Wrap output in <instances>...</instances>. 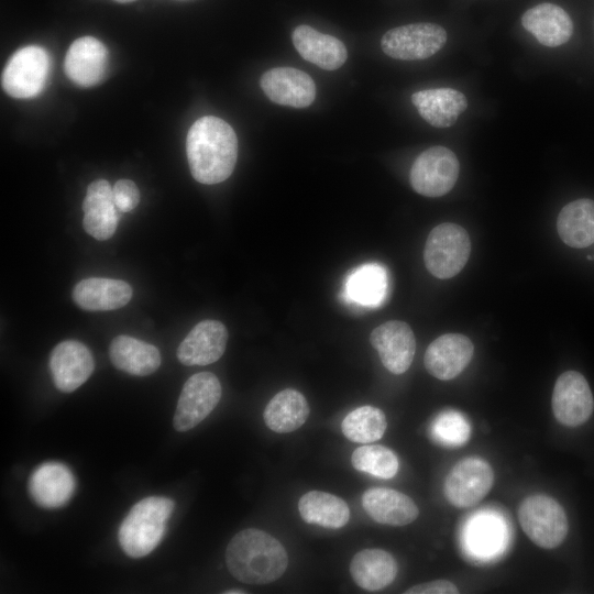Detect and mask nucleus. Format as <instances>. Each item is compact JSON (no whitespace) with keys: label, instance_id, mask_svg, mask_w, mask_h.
Returning <instances> with one entry per match:
<instances>
[{"label":"nucleus","instance_id":"1","mask_svg":"<svg viewBox=\"0 0 594 594\" xmlns=\"http://www.w3.org/2000/svg\"><path fill=\"white\" fill-rule=\"evenodd\" d=\"M186 153L193 177L201 184H219L230 177L238 158V139L224 120L206 116L190 127Z\"/></svg>","mask_w":594,"mask_h":594},{"label":"nucleus","instance_id":"2","mask_svg":"<svg viewBox=\"0 0 594 594\" xmlns=\"http://www.w3.org/2000/svg\"><path fill=\"white\" fill-rule=\"evenodd\" d=\"M226 563L237 580L246 584H267L284 574L288 556L272 535L248 528L234 535L228 543Z\"/></svg>","mask_w":594,"mask_h":594},{"label":"nucleus","instance_id":"3","mask_svg":"<svg viewBox=\"0 0 594 594\" xmlns=\"http://www.w3.org/2000/svg\"><path fill=\"white\" fill-rule=\"evenodd\" d=\"M174 502L163 496H150L138 502L121 522L118 540L131 558L150 554L163 539Z\"/></svg>","mask_w":594,"mask_h":594},{"label":"nucleus","instance_id":"4","mask_svg":"<svg viewBox=\"0 0 594 594\" xmlns=\"http://www.w3.org/2000/svg\"><path fill=\"white\" fill-rule=\"evenodd\" d=\"M518 519L527 537L543 549L557 548L568 535L569 522L563 507L547 495L525 498L518 509Z\"/></svg>","mask_w":594,"mask_h":594},{"label":"nucleus","instance_id":"5","mask_svg":"<svg viewBox=\"0 0 594 594\" xmlns=\"http://www.w3.org/2000/svg\"><path fill=\"white\" fill-rule=\"evenodd\" d=\"M471 253L468 232L459 224L446 222L435 227L426 241L424 261L435 277L447 279L465 266Z\"/></svg>","mask_w":594,"mask_h":594},{"label":"nucleus","instance_id":"6","mask_svg":"<svg viewBox=\"0 0 594 594\" xmlns=\"http://www.w3.org/2000/svg\"><path fill=\"white\" fill-rule=\"evenodd\" d=\"M50 66V56L43 47H21L10 57L3 69L2 87L13 98L35 97L46 85Z\"/></svg>","mask_w":594,"mask_h":594},{"label":"nucleus","instance_id":"7","mask_svg":"<svg viewBox=\"0 0 594 594\" xmlns=\"http://www.w3.org/2000/svg\"><path fill=\"white\" fill-rule=\"evenodd\" d=\"M460 164L457 155L446 146H431L420 153L410 168L413 189L426 197H441L457 183Z\"/></svg>","mask_w":594,"mask_h":594},{"label":"nucleus","instance_id":"8","mask_svg":"<svg viewBox=\"0 0 594 594\" xmlns=\"http://www.w3.org/2000/svg\"><path fill=\"white\" fill-rule=\"evenodd\" d=\"M446 42L447 32L442 26L421 22L391 29L383 35L381 47L395 59L418 61L435 55Z\"/></svg>","mask_w":594,"mask_h":594},{"label":"nucleus","instance_id":"9","mask_svg":"<svg viewBox=\"0 0 594 594\" xmlns=\"http://www.w3.org/2000/svg\"><path fill=\"white\" fill-rule=\"evenodd\" d=\"M221 384L210 372L191 375L184 384L175 410L173 426L185 432L200 424L221 398Z\"/></svg>","mask_w":594,"mask_h":594},{"label":"nucleus","instance_id":"10","mask_svg":"<svg viewBox=\"0 0 594 594\" xmlns=\"http://www.w3.org/2000/svg\"><path fill=\"white\" fill-rule=\"evenodd\" d=\"M493 482L492 466L483 459L470 457L458 462L448 474L444 495L455 507H471L486 496Z\"/></svg>","mask_w":594,"mask_h":594},{"label":"nucleus","instance_id":"11","mask_svg":"<svg viewBox=\"0 0 594 594\" xmlns=\"http://www.w3.org/2000/svg\"><path fill=\"white\" fill-rule=\"evenodd\" d=\"M551 403L556 419L566 427L583 425L594 410L590 385L576 371H566L558 377Z\"/></svg>","mask_w":594,"mask_h":594},{"label":"nucleus","instance_id":"12","mask_svg":"<svg viewBox=\"0 0 594 594\" xmlns=\"http://www.w3.org/2000/svg\"><path fill=\"white\" fill-rule=\"evenodd\" d=\"M370 342L377 351L383 365L391 373L403 374L411 365L416 339L406 322L391 320L380 324L371 332Z\"/></svg>","mask_w":594,"mask_h":594},{"label":"nucleus","instance_id":"13","mask_svg":"<svg viewBox=\"0 0 594 594\" xmlns=\"http://www.w3.org/2000/svg\"><path fill=\"white\" fill-rule=\"evenodd\" d=\"M108 64L109 53L105 44L96 37L82 36L70 44L64 70L74 84L88 88L103 79Z\"/></svg>","mask_w":594,"mask_h":594},{"label":"nucleus","instance_id":"14","mask_svg":"<svg viewBox=\"0 0 594 594\" xmlns=\"http://www.w3.org/2000/svg\"><path fill=\"white\" fill-rule=\"evenodd\" d=\"M95 362L89 349L76 340L58 343L50 356V370L55 386L63 393H72L92 374Z\"/></svg>","mask_w":594,"mask_h":594},{"label":"nucleus","instance_id":"15","mask_svg":"<svg viewBox=\"0 0 594 594\" xmlns=\"http://www.w3.org/2000/svg\"><path fill=\"white\" fill-rule=\"evenodd\" d=\"M260 85L267 98L282 106L306 108L316 98L312 78L293 67H274L263 74Z\"/></svg>","mask_w":594,"mask_h":594},{"label":"nucleus","instance_id":"16","mask_svg":"<svg viewBox=\"0 0 594 594\" xmlns=\"http://www.w3.org/2000/svg\"><path fill=\"white\" fill-rule=\"evenodd\" d=\"M472 341L461 333H446L427 348L424 363L432 376L441 381L457 377L473 358Z\"/></svg>","mask_w":594,"mask_h":594},{"label":"nucleus","instance_id":"17","mask_svg":"<svg viewBox=\"0 0 594 594\" xmlns=\"http://www.w3.org/2000/svg\"><path fill=\"white\" fill-rule=\"evenodd\" d=\"M227 341L228 330L222 322L202 320L180 342L177 359L187 366L211 364L223 355Z\"/></svg>","mask_w":594,"mask_h":594},{"label":"nucleus","instance_id":"18","mask_svg":"<svg viewBox=\"0 0 594 594\" xmlns=\"http://www.w3.org/2000/svg\"><path fill=\"white\" fill-rule=\"evenodd\" d=\"M76 488V480L70 469L61 462L40 464L29 479V492L33 501L44 508L66 505Z\"/></svg>","mask_w":594,"mask_h":594},{"label":"nucleus","instance_id":"19","mask_svg":"<svg viewBox=\"0 0 594 594\" xmlns=\"http://www.w3.org/2000/svg\"><path fill=\"white\" fill-rule=\"evenodd\" d=\"M82 226L98 241L110 239L118 227V209L112 198V187L106 179H97L87 187L82 201Z\"/></svg>","mask_w":594,"mask_h":594},{"label":"nucleus","instance_id":"20","mask_svg":"<svg viewBox=\"0 0 594 594\" xmlns=\"http://www.w3.org/2000/svg\"><path fill=\"white\" fill-rule=\"evenodd\" d=\"M292 41L305 61L326 70L340 68L348 57L346 47L339 38L306 24L294 30Z\"/></svg>","mask_w":594,"mask_h":594},{"label":"nucleus","instance_id":"21","mask_svg":"<svg viewBox=\"0 0 594 594\" xmlns=\"http://www.w3.org/2000/svg\"><path fill=\"white\" fill-rule=\"evenodd\" d=\"M132 294L131 285L124 280L89 277L74 287L73 299L84 310L107 311L125 306Z\"/></svg>","mask_w":594,"mask_h":594},{"label":"nucleus","instance_id":"22","mask_svg":"<svg viewBox=\"0 0 594 594\" xmlns=\"http://www.w3.org/2000/svg\"><path fill=\"white\" fill-rule=\"evenodd\" d=\"M362 505L372 519L383 525L405 526L419 515L417 505L409 496L386 487L365 491Z\"/></svg>","mask_w":594,"mask_h":594},{"label":"nucleus","instance_id":"23","mask_svg":"<svg viewBox=\"0 0 594 594\" xmlns=\"http://www.w3.org/2000/svg\"><path fill=\"white\" fill-rule=\"evenodd\" d=\"M521 24L540 44L548 47L566 43L573 33L571 18L553 3H540L530 8L522 14Z\"/></svg>","mask_w":594,"mask_h":594},{"label":"nucleus","instance_id":"24","mask_svg":"<svg viewBox=\"0 0 594 594\" xmlns=\"http://www.w3.org/2000/svg\"><path fill=\"white\" fill-rule=\"evenodd\" d=\"M411 102L421 118L435 128L453 125L468 108L466 97L452 88L420 90L411 96Z\"/></svg>","mask_w":594,"mask_h":594},{"label":"nucleus","instance_id":"25","mask_svg":"<svg viewBox=\"0 0 594 594\" xmlns=\"http://www.w3.org/2000/svg\"><path fill=\"white\" fill-rule=\"evenodd\" d=\"M109 356L118 370L135 376L154 373L162 361L156 346L125 334H120L111 341Z\"/></svg>","mask_w":594,"mask_h":594},{"label":"nucleus","instance_id":"26","mask_svg":"<svg viewBox=\"0 0 594 594\" xmlns=\"http://www.w3.org/2000/svg\"><path fill=\"white\" fill-rule=\"evenodd\" d=\"M395 558L382 549H364L351 560L350 574L363 590L378 591L388 586L397 575Z\"/></svg>","mask_w":594,"mask_h":594},{"label":"nucleus","instance_id":"27","mask_svg":"<svg viewBox=\"0 0 594 594\" xmlns=\"http://www.w3.org/2000/svg\"><path fill=\"white\" fill-rule=\"evenodd\" d=\"M560 239L569 246L583 249L594 243V200L582 198L565 205L557 219Z\"/></svg>","mask_w":594,"mask_h":594},{"label":"nucleus","instance_id":"28","mask_svg":"<svg viewBox=\"0 0 594 594\" xmlns=\"http://www.w3.org/2000/svg\"><path fill=\"white\" fill-rule=\"evenodd\" d=\"M309 413L310 408L305 396L296 389L286 388L268 402L263 418L272 431L287 433L300 428Z\"/></svg>","mask_w":594,"mask_h":594},{"label":"nucleus","instance_id":"29","mask_svg":"<svg viewBox=\"0 0 594 594\" xmlns=\"http://www.w3.org/2000/svg\"><path fill=\"white\" fill-rule=\"evenodd\" d=\"M298 510L304 521L324 528H341L350 519L348 504L342 498L321 491L304 494L298 502Z\"/></svg>","mask_w":594,"mask_h":594},{"label":"nucleus","instance_id":"30","mask_svg":"<svg viewBox=\"0 0 594 594\" xmlns=\"http://www.w3.org/2000/svg\"><path fill=\"white\" fill-rule=\"evenodd\" d=\"M348 297L363 306H376L383 301L387 290L385 268L376 263H369L355 268L345 284Z\"/></svg>","mask_w":594,"mask_h":594},{"label":"nucleus","instance_id":"31","mask_svg":"<svg viewBox=\"0 0 594 594\" xmlns=\"http://www.w3.org/2000/svg\"><path fill=\"white\" fill-rule=\"evenodd\" d=\"M385 414L377 407L365 405L349 413L341 430L352 442L370 443L381 439L386 430Z\"/></svg>","mask_w":594,"mask_h":594},{"label":"nucleus","instance_id":"32","mask_svg":"<svg viewBox=\"0 0 594 594\" xmlns=\"http://www.w3.org/2000/svg\"><path fill=\"white\" fill-rule=\"evenodd\" d=\"M351 463L355 470L380 479L394 477L399 466L395 452L380 444L355 449L351 457Z\"/></svg>","mask_w":594,"mask_h":594},{"label":"nucleus","instance_id":"33","mask_svg":"<svg viewBox=\"0 0 594 594\" xmlns=\"http://www.w3.org/2000/svg\"><path fill=\"white\" fill-rule=\"evenodd\" d=\"M432 438L444 447H461L468 442L471 433L470 424L458 411L439 414L431 424Z\"/></svg>","mask_w":594,"mask_h":594},{"label":"nucleus","instance_id":"34","mask_svg":"<svg viewBox=\"0 0 594 594\" xmlns=\"http://www.w3.org/2000/svg\"><path fill=\"white\" fill-rule=\"evenodd\" d=\"M503 527L495 518L480 517L471 522L468 530V544L477 556H490L499 550Z\"/></svg>","mask_w":594,"mask_h":594},{"label":"nucleus","instance_id":"35","mask_svg":"<svg viewBox=\"0 0 594 594\" xmlns=\"http://www.w3.org/2000/svg\"><path fill=\"white\" fill-rule=\"evenodd\" d=\"M112 198L118 211L130 212L140 202V191L132 180L119 179L112 187Z\"/></svg>","mask_w":594,"mask_h":594},{"label":"nucleus","instance_id":"36","mask_svg":"<svg viewBox=\"0 0 594 594\" xmlns=\"http://www.w3.org/2000/svg\"><path fill=\"white\" fill-rule=\"evenodd\" d=\"M406 594H455L459 593L458 587L447 580H435L421 584H417L407 591Z\"/></svg>","mask_w":594,"mask_h":594},{"label":"nucleus","instance_id":"37","mask_svg":"<svg viewBox=\"0 0 594 594\" xmlns=\"http://www.w3.org/2000/svg\"><path fill=\"white\" fill-rule=\"evenodd\" d=\"M224 593L226 594H244L246 592L242 590H231V591H226Z\"/></svg>","mask_w":594,"mask_h":594},{"label":"nucleus","instance_id":"38","mask_svg":"<svg viewBox=\"0 0 594 594\" xmlns=\"http://www.w3.org/2000/svg\"><path fill=\"white\" fill-rule=\"evenodd\" d=\"M114 1L120 2V3H129V2L136 1V0H114Z\"/></svg>","mask_w":594,"mask_h":594}]
</instances>
